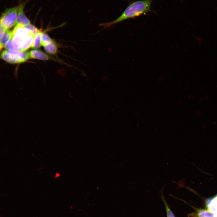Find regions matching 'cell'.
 I'll use <instances>...</instances> for the list:
<instances>
[{"mask_svg":"<svg viewBox=\"0 0 217 217\" xmlns=\"http://www.w3.org/2000/svg\"><path fill=\"white\" fill-rule=\"evenodd\" d=\"M153 1L141 0L131 2L122 14L116 19L109 22L101 23L99 25L103 27V29L109 28L127 20L153 12L151 9Z\"/></svg>","mask_w":217,"mask_h":217,"instance_id":"1","label":"cell"},{"mask_svg":"<svg viewBox=\"0 0 217 217\" xmlns=\"http://www.w3.org/2000/svg\"><path fill=\"white\" fill-rule=\"evenodd\" d=\"M1 57L4 61L11 64L24 62L30 58L29 52L8 50H3Z\"/></svg>","mask_w":217,"mask_h":217,"instance_id":"2","label":"cell"},{"mask_svg":"<svg viewBox=\"0 0 217 217\" xmlns=\"http://www.w3.org/2000/svg\"><path fill=\"white\" fill-rule=\"evenodd\" d=\"M19 6L6 9L0 18V25L6 30L14 26L16 24Z\"/></svg>","mask_w":217,"mask_h":217,"instance_id":"3","label":"cell"},{"mask_svg":"<svg viewBox=\"0 0 217 217\" xmlns=\"http://www.w3.org/2000/svg\"><path fill=\"white\" fill-rule=\"evenodd\" d=\"M24 9L23 5L19 6L16 25L24 27L30 24V20L24 13Z\"/></svg>","mask_w":217,"mask_h":217,"instance_id":"4","label":"cell"},{"mask_svg":"<svg viewBox=\"0 0 217 217\" xmlns=\"http://www.w3.org/2000/svg\"><path fill=\"white\" fill-rule=\"evenodd\" d=\"M35 36L30 31L29 33L24 38L20 45V51L24 52L32 47Z\"/></svg>","mask_w":217,"mask_h":217,"instance_id":"5","label":"cell"},{"mask_svg":"<svg viewBox=\"0 0 217 217\" xmlns=\"http://www.w3.org/2000/svg\"><path fill=\"white\" fill-rule=\"evenodd\" d=\"M30 58L41 60H49V56L45 53L39 50L33 49L29 52Z\"/></svg>","mask_w":217,"mask_h":217,"instance_id":"6","label":"cell"},{"mask_svg":"<svg viewBox=\"0 0 217 217\" xmlns=\"http://www.w3.org/2000/svg\"><path fill=\"white\" fill-rule=\"evenodd\" d=\"M12 36V31L8 30L5 31L2 37L0 39V50L4 47L6 43L11 39Z\"/></svg>","mask_w":217,"mask_h":217,"instance_id":"7","label":"cell"},{"mask_svg":"<svg viewBox=\"0 0 217 217\" xmlns=\"http://www.w3.org/2000/svg\"><path fill=\"white\" fill-rule=\"evenodd\" d=\"M44 47L46 52L50 54H54L56 53L57 51V46L56 44L53 41Z\"/></svg>","mask_w":217,"mask_h":217,"instance_id":"8","label":"cell"},{"mask_svg":"<svg viewBox=\"0 0 217 217\" xmlns=\"http://www.w3.org/2000/svg\"><path fill=\"white\" fill-rule=\"evenodd\" d=\"M42 34V32L40 31L35 36L32 46V48L38 49L40 47L41 45V37Z\"/></svg>","mask_w":217,"mask_h":217,"instance_id":"9","label":"cell"},{"mask_svg":"<svg viewBox=\"0 0 217 217\" xmlns=\"http://www.w3.org/2000/svg\"><path fill=\"white\" fill-rule=\"evenodd\" d=\"M165 187V186L162 187L161 190V199L163 201L164 203L165 204V208L166 209V215L167 217H175L174 213L171 210L170 208V207L168 206L167 202L166 201L164 196L162 194V190L163 189V187Z\"/></svg>","mask_w":217,"mask_h":217,"instance_id":"10","label":"cell"},{"mask_svg":"<svg viewBox=\"0 0 217 217\" xmlns=\"http://www.w3.org/2000/svg\"><path fill=\"white\" fill-rule=\"evenodd\" d=\"M196 217H215V214L207 210L200 209L197 210Z\"/></svg>","mask_w":217,"mask_h":217,"instance_id":"11","label":"cell"},{"mask_svg":"<svg viewBox=\"0 0 217 217\" xmlns=\"http://www.w3.org/2000/svg\"><path fill=\"white\" fill-rule=\"evenodd\" d=\"M52 41V39L48 34L46 33H43L41 37V45L44 46Z\"/></svg>","mask_w":217,"mask_h":217,"instance_id":"12","label":"cell"},{"mask_svg":"<svg viewBox=\"0 0 217 217\" xmlns=\"http://www.w3.org/2000/svg\"><path fill=\"white\" fill-rule=\"evenodd\" d=\"M5 47L7 50L20 51L18 49L15 48L14 46L12 43V37L11 39L6 43L4 46Z\"/></svg>","mask_w":217,"mask_h":217,"instance_id":"13","label":"cell"},{"mask_svg":"<svg viewBox=\"0 0 217 217\" xmlns=\"http://www.w3.org/2000/svg\"><path fill=\"white\" fill-rule=\"evenodd\" d=\"M24 27L29 30L35 36L40 31L36 27L31 24L27 25Z\"/></svg>","mask_w":217,"mask_h":217,"instance_id":"14","label":"cell"},{"mask_svg":"<svg viewBox=\"0 0 217 217\" xmlns=\"http://www.w3.org/2000/svg\"><path fill=\"white\" fill-rule=\"evenodd\" d=\"M6 30L2 26L0 25V38L1 39L3 36Z\"/></svg>","mask_w":217,"mask_h":217,"instance_id":"15","label":"cell"}]
</instances>
